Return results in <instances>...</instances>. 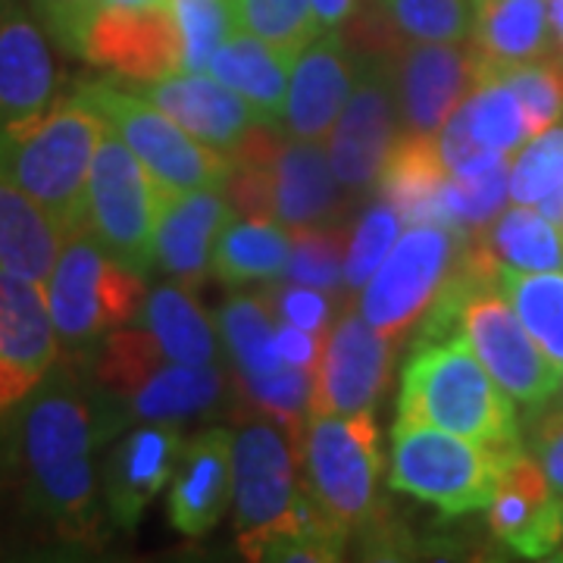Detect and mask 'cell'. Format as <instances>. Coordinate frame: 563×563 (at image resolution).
<instances>
[{
	"label": "cell",
	"mask_w": 563,
	"mask_h": 563,
	"mask_svg": "<svg viewBox=\"0 0 563 563\" xmlns=\"http://www.w3.org/2000/svg\"><path fill=\"white\" fill-rule=\"evenodd\" d=\"M276 220L288 229H313L339 210V188L335 169L322 141L288 139L282 144L276 166Z\"/></svg>",
	"instance_id": "484cf974"
},
{
	"label": "cell",
	"mask_w": 563,
	"mask_h": 563,
	"mask_svg": "<svg viewBox=\"0 0 563 563\" xmlns=\"http://www.w3.org/2000/svg\"><path fill=\"white\" fill-rule=\"evenodd\" d=\"M463 107H466V117L473 125V135L483 141L488 151L510 157L514 151H520L526 141L532 139L520 98L498 76L479 81L470 91V98L463 101Z\"/></svg>",
	"instance_id": "e575fe53"
},
{
	"label": "cell",
	"mask_w": 563,
	"mask_h": 563,
	"mask_svg": "<svg viewBox=\"0 0 563 563\" xmlns=\"http://www.w3.org/2000/svg\"><path fill=\"white\" fill-rule=\"evenodd\" d=\"M391 85L401 135H439L448 117L479 85L476 51L448 41H413L391 63Z\"/></svg>",
	"instance_id": "5bb4252c"
},
{
	"label": "cell",
	"mask_w": 563,
	"mask_h": 563,
	"mask_svg": "<svg viewBox=\"0 0 563 563\" xmlns=\"http://www.w3.org/2000/svg\"><path fill=\"white\" fill-rule=\"evenodd\" d=\"M157 181L129 144L107 125L85 195V232L132 273L154 266Z\"/></svg>",
	"instance_id": "9c48e42d"
},
{
	"label": "cell",
	"mask_w": 563,
	"mask_h": 563,
	"mask_svg": "<svg viewBox=\"0 0 563 563\" xmlns=\"http://www.w3.org/2000/svg\"><path fill=\"white\" fill-rule=\"evenodd\" d=\"M439 151H442V161L451 173H479L485 166L507 157V154H498V151H488L483 141L473 135V125H470L463 103L442 125Z\"/></svg>",
	"instance_id": "bcb514c9"
},
{
	"label": "cell",
	"mask_w": 563,
	"mask_h": 563,
	"mask_svg": "<svg viewBox=\"0 0 563 563\" xmlns=\"http://www.w3.org/2000/svg\"><path fill=\"white\" fill-rule=\"evenodd\" d=\"M398 420L426 422L498 454L523 448L517 404L463 335L420 342L404 366Z\"/></svg>",
	"instance_id": "7a4b0ae2"
},
{
	"label": "cell",
	"mask_w": 563,
	"mask_h": 563,
	"mask_svg": "<svg viewBox=\"0 0 563 563\" xmlns=\"http://www.w3.org/2000/svg\"><path fill=\"white\" fill-rule=\"evenodd\" d=\"M47 310L60 351L85 354L141 313L144 282L141 273L117 263L88 232L66 235L54 273L44 282Z\"/></svg>",
	"instance_id": "277c9868"
},
{
	"label": "cell",
	"mask_w": 563,
	"mask_h": 563,
	"mask_svg": "<svg viewBox=\"0 0 563 563\" xmlns=\"http://www.w3.org/2000/svg\"><path fill=\"white\" fill-rule=\"evenodd\" d=\"M298 448L303 492L342 532L376 517L383 454L373 413H310Z\"/></svg>",
	"instance_id": "52a82bcc"
},
{
	"label": "cell",
	"mask_w": 563,
	"mask_h": 563,
	"mask_svg": "<svg viewBox=\"0 0 563 563\" xmlns=\"http://www.w3.org/2000/svg\"><path fill=\"white\" fill-rule=\"evenodd\" d=\"M495 76L507 81L510 91L520 98V107H523L532 139L561 122L563 91L554 63H520V66H507V69L495 73Z\"/></svg>",
	"instance_id": "7bdbcfd3"
},
{
	"label": "cell",
	"mask_w": 563,
	"mask_h": 563,
	"mask_svg": "<svg viewBox=\"0 0 563 563\" xmlns=\"http://www.w3.org/2000/svg\"><path fill=\"white\" fill-rule=\"evenodd\" d=\"M139 95L157 103L188 135H195L201 144L225 157L242 144L244 135L254 129V122H261L242 95H235L232 88H225L220 79L207 73L179 69L163 79L141 81Z\"/></svg>",
	"instance_id": "ffe728a7"
},
{
	"label": "cell",
	"mask_w": 563,
	"mask_h": 563,
	"mask_svg": "<svg viewBox=\"0 0 563 563\" xmlns=\"http://www.w3.org/2000/svg\"><path fill=\"white\" fill-rule=\"evenodd\" d=\"M563 181V125L529 139L520 147V157L510 166V198L514 203H539Z\"/></svg>",
	"instance_id": "b9f144b4"
},
{
	"label": "cell",
	"mask_w": 563,
	"mask_h": 563,
	"mask_svg": "<svg viewBox=\"0 0 563 563\" xmlns=\"http://www.w3.org/2000/svg\"><path fill=\"white\" fill-rule=\"evenodd\" d=\"M514 454H498L426 422L398 420L391 429L388 485L439 507L444 517H463L492 504L504 463Z\"/></svg>",
	"instance_id": "8992f818"
},
{
	"label": "cell",
	"mask_w": 563,
	"mask_h": 563,
	"mask_svg": "<svg viewBox=\"0 0 563 563\" xmlns=\"http://www.w3.org/2000/svg\"><path fill=\"white\" fill-rule=\"evenodd\" d=\"M561 229H563V222H561Z\"/></svg>",
	"instance_id": "680465c9"
},
{
	"label": "cell",
	"mask_w": 563,
	"mask_h": 563,
	"mask_svg": "<svg viewBox=\"0 0 563 563\" xmlns=\"http://www.w3.org/2000/svg\"><path fill=\"white\" fill-rule=\"evenodd\" d=\"M379 7L410 41L463 44L476 22V0H379Z\"/></svg>",
	"instance_id": "74e56055"
},
{
	"label": "cell",
	"mask_w": 563,
	"mask_h": 563,
	"mask_svg": "<svg viewBox=\"0 0 563 563\" xmlns=\"http://www.w3.org/2000/svg\"><path fill=\"white\" fill-rule=\"evenodd\" d=\"M401 217L391 203H373L357 222L351 242H347V257H344V285L351 291H361L366 282L376 276L388 251L401 239Z\"/></svg>",
	"instance_id": "60d3db41"
},
{
	"label": "cell",
	"mask_w": 563,
	"mask_h": 563,
	"mask_svg": "<svg viewBox=\"0 0 563 563\" xmlns=\"http://www.w3.org/2000/svg\"><path fill=\"white\" fill-rule=\"evenodd\" d=\"M244 32L273 44L285 57H298L322 29L310 0H235Z\"/></svg>",
	"instance_id": "d590c367"
},
{
	"label": "cell",
	"mask_w": 563,
	"mask_h": 563,
	"mask_svg": "<svg viewBox=\"0 0 563 563\" xmlns=\"http://www.w3.org/2000/svg\"><path fill=\"white\" fill-rule=\"evenodd\" d=\"M498 285L548 361L563 369V266L542 273L501 269Z\"/></svg>",
	"instance_id": "1f68e13d"
},
{
	"label": "cell",
	"mask_w": 563,
	"mask_h": 563,
	"mask_svg": "<svg viewBox=\"0 0 563 563\" xmlns=\"http://www.w3.org/2000/svg\"><path fill=\"white\" fill-rule=\"evenodd\" d=\"M81 57L135 81L179 73L181 44L169 0L147 10H98Z\"/></svg>",
	"instance_id": "2e32d148"
},
{
	"label": "cell",
	"mask_w": 563,
	"mask_h": 563,
	"mask_svg": "<svg viewBox=\"0 0 563 563\" xmlns=\"http://www.w3.org/2000/svg\"><path fill=\"white\" fill-rule=\"evenodd\" d=\"M181 454L176 422H144L122 439L103 463L101 498L110 520L122 529L139 523L144 507L173 483Z\"/></svg>",
	"instance_id": "d6986e66"
},
{
	"label": "cell",
	"mask_w": 563,
	"mask_h": 563,
	"mask_svg": "<svg viewBox=\"0 0 563 563\" xmlns=\"http://www.w3.org/2000/svg\"><path fill=\"white\" fill-rule=\"evenodd\" d=\"M548 0H476L470 47L479 60V81L507 66L542 60L551 51Z\"/></svg>",
	"instance_id": "d4e9b609"
},
{
	"label": "cell",
	"mask_w": 563,
	"mask_h": 563,
	"mask_svg": "<svg viewBox=\"0 0 563 563\" xmlns=\"http://www.w3.org/2000/svg\"><path fill=\"white\" fill-rule=\"evenodd\" d=\"M54 81V60L41 29L13 0H0V132L47 110Z\"/></svg>",
	"instance_id": "603a6c76"
},
{
	"label": "cell",
	"mask_w": 563,
	"mask_h": 563,
	"mask_svg": "<svg viewBox=\"0 0 563 563\" xmlns=\"http://www.w3.org/2000/svg\"><path fill=\"white\" fill-rule=\"evenodd\" d=\"M344 235L329 225H313V229H291V254L285 276L301 285H313L322 291H335L344 282Z\"/></svg>",
	"instance_id": "ab89813d"
},
{
	"label": "cell",
	"mask_w": 563,
	"mask_h": 563,
	"mask_svg": "<svg viewBox=\"0 0 563 563\" xmlns=\"http://www.w3.org/2000/svg\"><path fill=\"white\" fill-rule=\"evenodd\" d=\"M57 354L44 285L0 269V410L25 401L54 369Z\"/></svg>",
	"instance_id": "9a60e30c"
},
{
	"label": "cell",
	"mask_w": 563,
	"mask_h": 563,
	"mask_svg": "<svg viewBox=\"0 0 563 563\" xmlns=\"http://www.w3.org/2000/svg\"><path fill=\"white\" fill-rule=\"evenodd\" d=\"M554 69H558V79H561V91H563V57L561 60H554Z\"/></svg>",
	"instance_id": "9f6ffc18"
},
{
	"label": "cell",
	"mask_w": 563,
	"mask_h": 563,
	"mask_svg": "<svg viewBox=\"0 0 563 563\" xmlns=\"http://www.w3.org/2000/svg\"><path fill=\"white\" fill-rule=\"evenodd\" d=\"M239 383H242L247 401L254 404L261 413H269L273 420L288 426L298 435V444H301V426L303 417L310 413L317 373L285 363L282 369L269 373V376H247V379L239 376Z\"/></svg>",
	"instance_id": "f35d334b"
},
{
	"label": "cell",
	"mask_w": 563,
	"mask_h": 563,
	"mask_svg": "<svg viewBox=\"0 0 563 563\" xmlns=\"http://www.w3.org/2000/svg\"><path fill=\"white\" fill-rule=\"evenodd\" d=\"M107 122L79 91L0 132V176L66 235L85 232V195Z\"/></svg>",
	"instance_id": "3957f363"
},
{
	"label": "cell",
	"mask_w": 563,
	"mask_h": 563,
	"mask_svg": "<svg viewBox=\"0 0 563 563\" xmlns=\"http://www.w3.org/2000/svg\"><path fill=\"white\" fill-rule=\"evenodd\" d=\"M466 235L442 225H410L388 251L376 276L361 288V313L379 332L401 342L420 325L454 273Z\"/></svg>",
	"instance_id": "8fae6325"
},
{
	"label": "cell",
	"mask_w": 563,
	"mask_h": 563,
	"mask_svg": "<svg viewBox=\"0 0 563 563\" xmlns=\"http://www.w3.org/2000/svg\"><path fill=\"white\" fill-rule=\"evenodd\" d=\"M357 60V57H354ZM398 135L391 66L357 60L354 91L329 132V161L344 191L376 188Z\"/></svg>",
	"instance_id": "4fadbf2b"
},
{
	"label": "cell",
	"mask_w": 563,
	"mask_h": 563,
	"mask_svg": "<svg viewBox=\"0 0 563 563\" xmlns=\"http://www.w3.org/2000/svg\"><path fill=\"white\" fill-rule=\"evenodd\" d=\"M232 213V203L222 201L220 191H173L157 185L154 263L181 285H198Z\"/></svg>",
	"instance_id": "44dd1931"
},
{
	"label": "cell",
	"mask_w": 563,
	"mask_h": 563,
	"mask_svg": "<svg viewBox=\"0 0 563 563\" xmlns=\"http://www.w3.org/2000/svg\"><path fill=\"white\" fill-rule=\"evenodd\" d=\"M166 0H98V10H147L163 7Z\"/></svg>",
	"instance_id": "f5cc1de1"
},
{
	"label": "cell",
	"mask_w": 563,
	"mask_h": 563,
	"mask_svg": "<svg viewBox=\"0 0 563 563\" xmlns=\"http://www.w3.org/2000/svg\"><path fill=\"white\" fill-rule=\"evenodd\" d=\"M539 210H542L548 220H554L558 225H561L563 222V181L558 185V188H554V191H551V195H548V198H544L542 203H539Z\"/></svg>",
	"instance_id": "816d5d0a"
},
{
	"label": "cell",
	"mask_w": 563,
	"mask_h": 563,
	"mask_svg": "<svg viewBox=\"0 0 563 563\" xmlns=\"http://www.w3.org/2000/svg\"><path fill=\"white\" fill-rule=\"evenodd\" d=\"M554 35H558V47H561V57H563V22L561 25H554Z\"/></svg>",
	"instance_id": "11a10c76"
},
{
	"label": "cell",
	"mask_w": 563,
	"mask_h": 563,
	"mask_svg": "<svg viewBox=\"0 0 563 563\" xmlns=\"http://www.w3.org/2000/svg\"><path fill=\"white\" fill-rule=\"evenodd\" d=\"M139 320L169 361L207 366L220 357L217 332L188 285H157L141 303Z\"/></svg>",
	"instance_id": "f1b7e54d"
},
{
	"label": "cell",
	"mask_w": 563,
	"mask_h": 563,
	"mask_svg": "<svg viewBox=\"0 0 563 563\" xmlns=\"http://www.w3.org/2000/svg\"><path fill=\"white\" fill-rule=\"evenodd\" d=\"M79 95L144 163L157 185L173 191H222L232 161L188 135L157 103L113 81L81 85Z\"/></svg>",
	"instance_id": "ba28073f"
},
{
	"label": "cell",
	"mask_w": 563,
	"mask_h": 563,
	"mask_svg": "<svg viewBox=\"0 0 563 563\" xmlns=\"http://www.w3.org/2000/svg\"><path fill=\"white\" fill-rule=\"evenodd\" d=\"M398 339L379 332L361 310H344L325 332L310 413L354 417L373 413L391 376Z\"/></svg>",
	"instance_id": "7c38bea8"
},
{
	"label": "cell",
	"mask_w": 563,
	"mask_h": 563,
	"mask_svg": "<svg viewBox=\"0 0 563 563\" xmlns=\"http://www.w3.org/2000/svg\"><path fill=\"white\" fill-rule=\"evenodd\" d=\"M488 526L507 548L523 558H558L563 544V501L544 476L532 451H520L504 463Z\"/></svg>",
	"instance_id": "e0dca14e"
},
{
	"label": "cell",
	"mask_w": 563,
	"mask_h": 563,
	"mask_svg": "<svg viewBox=\"0 0 563 563\" xmlns=\"http://www.w3.org/2000/svg\"><path fill=\"white\" fill-rule=\"evenodd\" d=\"M229 203L244 220H276V179L273 166H251V163H232L229 181L222 188Z\"/></svg>",
	"instance_id": "f6af8a7d"
},
{
	"label": "cell",
	"mask_w": 563,
	"mask_h": 563,
	"mask_svg": "<svg viewBox=\"0 0 563 563\" xmlns=\"http://www.w3.org/2000/svg\"><path fill=\"white\" fill-rule=\"evenodd\" d=\"M263 301H266V307H269V313H273L276 322H291V325L307 329V332H317V335L329 332L332 301L325 298L322 288L301 285V282L269 285V291L263 295Z\"/></svg>",
	"instance_id": "ee69618b"
},
{
	"label": "cell",
	"mask_w": 563,
	"mask_h": 563,
	"mask_svg": "<svg viewBox=\"0 0 563 563\" xmlns=\"http://www.w3.org/2000/svg\"><path fill=\"white\" fill-rule=\"evenodd\" d=\"M322 344H325V335L298 329L291 322H279L276 325V347H279V357L288 366H301V369L317 373L322 357Z\"/></svg>",
	"instance_id": "681fc988"
},
{
	"label": "cell",
	"mask_w": 563,
	"mask_h": 563,
	"mask_svg": "<svg viewBox=\"0 0 563 563\" xmlns=\"http://www.w3.org/2000/svg\"><path fill=\"white\" fill-rule=\"evenodd\" d=\"M63 232L38 203L0 176V269L47 282L60 257Z\"/></svg>",
	"instance_id": "83f0119b"
},
{
	"label": "cell",
	"mask_w": 563,
	"mask_h": 563,
	"mask_svg": "<svg viewBox=\"0 0 563 563\" xmlns=\"http://www.w3.org/2000/svg\"><path fill=\"white\" fill-rule=\"evenodd\" d=\"M476 235L488 251V257L501 269L542 273V269L563 266V232L539 207L517 203L498 213V220L488 225V232L479 229Z\"/></svg>",
	"instance_id": "f546056e"
},
{
	"label": "cell",
	"mask_w": 563,
	"mask_h": 563,
	"mask_svg": "<svg viewBox=\"0 0 563 563\" xmlns=\"http://www.w3.org/2000/svg\"><path fill=\"white\" fill-rule=\"evenodd\" d=\"M44 29L60 41L66 51L81 54L91 22L98 16V0H32Z\"/></svg>",
	"instance_id": "7dc6e473"
},
{
	"label": "cell",
	"mask_w": 563,
	"mask_h": 563,
	"mask_svg": "<svg viewBox=\"0 0 563 563\" xmlns=\"http://www.w3.org/2000/svg\"><path fill=\"white\" fill-rule=\"evenodd\" d=\"M207 73L242 95L261 122L282 120L291 81V57H285L273 44L239 29L232 38L222 41Z\"/></svg>",
	"instance_id": "4316f807"
},
{
	"label": "cell",
	"mask_w": 563,
	"mask_h": 563,
	"mask_svg": "<svg viewBox=\"0 0 563 563\" xmlns=\"http://www.w3.org/2000/svg\"><path fill=\"white\" fill-rule=\"evenodd\" d=\"M98 383L141 422H185L213 410L222 398L217 363L169 361L147 329H117L101 344Z\"/></svg>",
	"instance_id": "5b68a950"
},
{
	"label": "cell",
	"mask_w": 563,
	"mask_h": 563,
	"mask_svg": "<svg viewBox=\"0 0 563 563\" xmlns=\"http://www.w3.org/2000/svg\"><path fill=\"white\" fill-rule=\"evenodd\" d=\"M235 435L229 429H203L181 444L179 463L169 488V523L181 536H201L220 523L235 498Z\"/></svg>",
	"instance_id": "7402d4cb"
},
{
	"label": "cell",
	"mask_w": 563,
	"mask_h": 563,
	"mask_svg": "<svg viewBox=\"0 0 563 563\" xmlns=\"http://www.w3.org/2000/svg\"><path fill=\"white\" fill-rule=\"evenodd\" d=\"M291 229L279 220H235L217 239L210 269L229 285L276 279L288 266Z\"/></svg>",
	"instance_id": "4dcf8cb0"
},
{
	"label": "cell",
	"mask_w": 563,
	"mask_h": 563,
	"mask_svg": "<svg viewBox=\"0 0 563 563\" xmlns=\"http://www.w3.org/2000/svg\"><path fill=\"white\" fill-rule=\"evenodd\" d=\"M551 407H561L563 410V369H561V385H558V391H554V398H551Z\"/></svg>",
	"instance_id": "db71d44e"
},
{
	"label": "cell",
	"mask_w": 563,
	"mask_h": 563,
	"mask_svg": "<svg viewBox=\"0 0 563 563\" xmlns=\"http://www.w3.org/2000/svg\"><path fill=\"white\" fill-rule=\"evenodd\" d=\"M558 561H563V544H561V551H558Z\"/></svg>",
	"instance_id": "6f0895ef"
},
{
	"label": "cell",
	"mask_w": 563,
	"mask_h": 563,
	"mask_svg": "<svg viewBox=\"0 0 563 563\" xmlns=\"http://www.w3.org/2000/svg\"><path fill=\"white\" fill-rule=\"evenodd\" d=\"M310 3H313V13H317L322 32L342 29L344 22L351 20V13L357 10V0H310Z\"/></svg>",
	"instance_id": "f907efd6"
},
{
	"label": "cell",
	"mask_w": 563,
	"mask_h": 563,
	"mask_svg": "<svg viewBox=\"0 0 563 563\" xmlns=\"http://www.w3.org/2000/svg\"><path fill=\"white\" fill-rule=\"evenodd\" d=\"M536 461L542 463L544 476L554 488V495L563 501V410L561 407H551L542 420L536 422V432H532V448Z\"/></svg>",
	"instance_id": "c3c4849f"
},
{
	"label": "cell",
	"mask_w": 563,
	"mask_h": 563,
	"mask_svg": "<svg viewBox=\"0 0 563 563\" xmlns=\"http://www.w3.org/2000/svg\"><path fill=\"white\" fill-rule=\"evenodd\" d=\"M448 173L439 135H401L383 166L379 195L407 225H442L457 232L444 201Z\"/></svg>",
	"instance_id": "cb8c5ba5"
},
{
	"label": "cell",
	"mask_w": 563,
	"mask_h": 563,
	"mask_svg": "<svg viewBox=\"0 0 563 563\" xmlns=\"http://www.w3.org/2000/svg\"><path fill=\"white\" fill-rule=\"evenodd\" d=\"M457 329L514 404L526 410L551 404L561 385V369L548 361L539 342L529 335L498 279H479L470 285L461 301Z\"/></svg>",
	"instance_id": "30bf717a"
},
{
	"label": "cell",
	"mask_w": 563,
	"mask_h": 563,
	"mask_svg": "<svg viewBox=\"0 0 563 563\" xmlns=\"http://www.w3.org/2000/svg\"><path fill=\"white\" fill-rule=\"evenodd\" d=\"M122 404L103 388L95 398L73 373H47L25 398L20 451L29 501L66 536L95 532L101 517L95 451L117 432Z\"/></svg>",
	"instance_id": "6da1fadb"
},
{
	"label": "cell",
	"mask_w": 563,
	"mask_h": 563,
	"mask_svg": "<svg viewBox=\"0 0 563 563\" xmlns=\"http://www.w3.org/2000/svg\"><path fill=\"white\" fill-rule=\"evenodd\" d=\"M354 73H357V60L347 54L339 29L322 32L320 38L310 41L291 60L282 132L288 139H329L354 91V79H357Z\"/></svg>",
	"instance_id": "ac0fdd59"
},
{
	"label": "cell",
	"mask_w": 563,
	"mask_h": 563,
	"mask_svg": "<svg viewBox=\"0 0 563 563\" xmlns=\"http://www.w3.org/2000/svg\"><path fill=\"white\" fill-rule=\"evenodd\" d=\"M507 195H510V157L492 163L479 173H451L444 188V201L461 235L488 229V222L498 220Z\"/></svg>",
	"instance_id": "8d00e7d4"
},
{
	"label": "cell",
	"mask_w": 563,
	"mask_h": 563,
	"mask_svg": "<svg viewBox=\"0 0 563 563\" xmlns=\"http://www.w3.org/2000/svg\"><path fill=\"white\" fill-rule=\"evenodd\" d=\"M181 44V73H207L222 41L232 38L239 25L235 0H169Z\"/></svg>",
	"instance_id": "836d02e7"
},
{
	"label": "cell",
	"mask_w": 563,
	"mask_h": 563,
	"mask_svg": "<svg viewBox=\"0 0 563 563\" xmlns=\"http://www.w3.org/2000/svg\"><path fill=\"white\" fill-rule=\"evenodd\" d=\"M222 339L239 363V376H269L285 366L276 347L273 313L263 298H235L220 310Z\"/></svg>",
	"instance_id": "d6a6232c"
}]
</instances>
